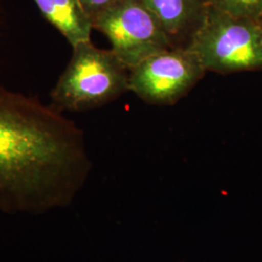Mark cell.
Returning a JSON list of instances; mask_svg holds the SVG:
<instances>
[{
    "mask_svg": "<svg viewBox=\"0 0 262 262\" xmlns=\"http://www.w3.org/2000/svg\"><path fill=\"white\" fill-rule=\"evenodd\" d=\"M91 168L74 122L38 98L0 86V211L43 215L68 206Z\"/></svg>",
    "mask_w": 262,
    "mask_h": 262,
    "instance_id": "cell-1",
    "label": "cell"
},
{
    "mask_svg": "<svg viewBox=\"0 0 262 262\" xmlns=\"http://www.w3.org/2000/svg\"><path fill=\"white\" fill-rule=\"evenodd\" d=\"M129 91V69L112 50L92 41L73 47V55L51 93L57 111L81 112L110 103Z\"/></svg>",
    "mask_w": 262,
    "mask_h": 262,
    "instance_id": "cell-2",
    "label": "cell"
},
{
    "mask_svg": "<svg viewBox=\"0 0 262 262\" xmlns=\"http://www.w3.org/2000/svg\"><path fill=\"white\" fill-rule=\"evenodd\" d=\"M187 49L206 71L231 74L262 69L259 20L238 18L209 4L203 23Z\"/></svg>",
    "mask_w": 262,
    "mask_h": 262,
    "instance_id": "cell-3",
    "label": "cell"
},
{
    "mask_svg": "<svg viewBox=\"0 0 262 262\" xmlns=\"http://www.w3.org/2000/svg\"><path fill=\"white\" fill-rule=\"evenodd\" d=\"M93 28L109 39L114 54L129 70L173 46L143 0H118L93 18Z\"/></svg>",
    "mask_w": 262,
    "mask_h": 262,
    "instance_id": "cell-4",
    "label": "cell"
},
{
    "mask_svg": "<svg viewBox=\"0 0 262 262\" xmlns=\"http://www.w3.org/2000/svg\"><path fill=\"white\" fill-rule=\"evenodd\" d=\"M205 68L191 51L172 48L129 70V91L147 103L178 102L204 77Z\"/></svg>",
    "mask_w": 262,
    "mask_h": 262,
    "instance_id": "cell-5",
    "label": "cell"
},
{
    "mask_svg": "<svg viewBox=\"0 0 262 262\" xmlns=\"http://www.w3.org/2000/svg\"><path fill=\"white\" fill-rule=\"evenodd\" d=\"M159 19L173 48L187 49L203 23L208 0H143Z\"/></svg>",
    "mask_w": 262,
    "mask_h": 262,
    "instance_id": "cell-6",
    "label": "cell"
},
{
    "mask_svg": "<svg viewBox=\"0 0 262 262\" xmlns=\"http://www.w3.org/2000/svg\"><path fill=\"white\" fill-rule=\"evenodd\" d=\"M44 18L66 38L72 48L90 42L93 19L81 0H33Z\"/></svg>",
    "mask_w": 262,
    "mask_h": 262,
    "instance_id": "cell-7",
    "label": "cell"
},
{
    "mask_svg": "<svg viewBox=\"0 0 262 262\" xmlns=\"http://www.w3.org/2000/svg\"><path fill=\"white\" fill-rule=\"evenodd\" d=\"M215 9L238 18L259 20L262 18V0H208Z\"/></svg>",
    "mask_w": 262,
    "mask_h": 262,
    "instance_id": "cell-8",
    "label": "cell"
},
{
    "mask_svg": "<svg viewBox=\"0 0 262 262\" xmlns=\"http://www.w3.org/2000/svg\"><path fill=\"white\" fill-rule=\"evenodd\" d=\"M81 1L84 5V9L93 19L96 14H98L100 11L110 6L118 0H81Z\"/></svg>",
    "mask_w": 262,
    "mask_h": 262,
    "instance_id": "cell-9",
    "label": "cell"
},
{
    "mask_svg": "<svg viewBox=\"0 0 262 262\" xmlns=\"http://www.w3.org/2000/svg\"><path fill=\"white\" fill-rule=\"evenodd\" d=\"M259 23H260V25H261V28H262V18H261V19H259Z\"/></svg>",
    "mask_w": 262,
    "mask_h": 262,
    "instance_id": "cell-10",
    "label": "cell"
}]
</instances>
